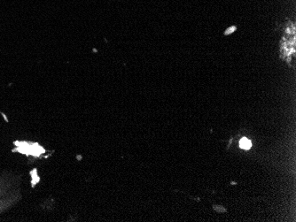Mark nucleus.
<instances>
[{"label":"nucleus","mask_w":296,"mask_h":222,"mask_svg":"<svg viewBox=\"0 0 296 222\" xmlns=\"http://www.w3.org/2000/svg\"><path fill=\"white\" fill-rule=\"evenodd\" d=\"M239 146H240V148H241V149L247 150H249L251 147H252V143H251V141L249 140V139L244 137L240 140V142H239Z\"/></svg>","instance_id":"f257e3e1"},{"label":"nucleus","mask_w":296,"mask_h":222,"mask_svg":"<svg viewBox=\"0 0 296 222\" xmlns=\"http://www.w3.org/2000/svg\"><path fill=\"white\" fill-rule=\"evenodd\" d=\"M229 29H230V30L226 31V32H225V34H230V33L232 32L233 30H235V27H230V28H229Z\"/></svg>","instance_id":"f03ea898"}]
</instances>
